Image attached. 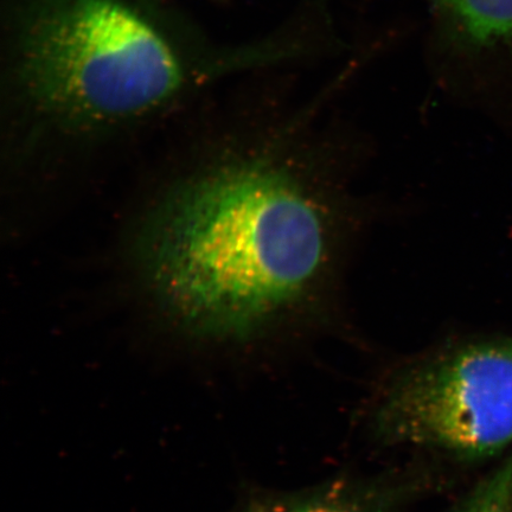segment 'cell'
Listing matches in <instances>:
<instances>
[{
  "mask_svg": "<svg viewBox=\"0 0 512 512\" xmlns=\"http://www.w3.org/2000/svg\"><path fill=\"white\" fill-rule=\"evenodd\" d=\"M254 512H296V510H288L287 508L280 507V505H262Z\"/></svg>",
  "mask_w": 512,
  "mask_h": 512,
  "instance_id": "7",
  "label": "cell"
},
{
  "mask_svg": "<svg viewBox=\"0 0 512 512\" xmlns=\"http://www.w3.org/2000/svg\"><path fill=\"white\" fill-rule=\"evenodd\" d=\"M278 57L271 38L219 44L165 0H3L0 105L35 136H105L202 105Z\"/></svg>",
  "mask_w": 512,
  "mask_h": 512,
  "instance_id": "1",
  "label": "cell"
},
{
  "mask_svg": "<svg viewBox=\"0 0 512 512\" xmlns=\"http://www.w3.org/2000/svg\"><path fill=\"white\" fill-rule=\"evenodd\" d=\"M213 2H223V0H213Z\"/></svg>",
  "mask_w": 512,
  "mask_h": 512,
  "instance_id": "8",
  "label": "cell"
},
{
  "mask_svg": "<svg viewBox=\"0 0 512 512\" xmlns=\"http://www.w3.org/2000/svg\"><path fill=\"white\" fill-rule=\"evenodd\" d=\"M322 217L287 170L236 159L160 211L146 246L169 309L208 335L239 336L302 294L324 258Z\"/></svg>",
  "mask_w": 512,
  "mask_h": 512,
  "instance_id": "2",
  "label": "cell"
},
{
  "mask_svg": "<svg viewBox=\"0 0 512 512\" xmlns=\"http://www.w3.org/2000/svg\"><path fill=\"white\" fill-rule=\"evenodd\" d=\"M445 18L476 42L512 35V0H435Z\"/></svg>",
  "mask_w": 512,
  "mask_h": 512,
  "instance_id": "4",
  "label": "cell"
},
{
  "mask_svg": "<svg viewBox=\"0 0 512 512\" xmlns=\"http://www.w3.org/2000/svg\"><path fill=\"white\" fill-rule=\"evenodd\" d=\"M387 443L432 448L464 460L512 444V339L446 352L394 384L375 415Z\"/></svg>",
  "mask_w": 512,
  "mask_h": 512,
  "instance_id": "3",
  "label": "cell"
},
{
  "mask_svg": "<svg viewBox=\"0 0 512 512\" xmlns=\"http://www.w3.org/2000/svg\"><path fill=\"white\" fill-rule=\"evenodd\" d=\"M296 512H366L357 505L342 502H315L306 504Z\"/></svg>",
  "mask_w": 512,
  "mask_h": 512,
  "instance_id": "6",
  "label": "cell"
},
{
  "mask_svg": "<svg viewBox=\"0 0 512 512\" xmlns=\"http://www.w3.org/2000/svg\"><path fill=\"white\" fill-rule=\"evenodd\" d=\"M454 512H512V453Z\"/></svg>",
  "mask_w": 512,
  "mask_h": 512,
  "instance_id": "5",
  "label": "cell"
}]
</instances>
